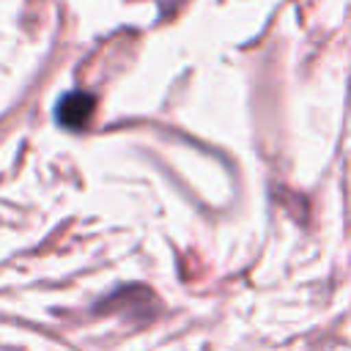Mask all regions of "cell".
Wrapping results in <instances>:
<instances>
[{
    "label": "cell",
    "instance_id": "6da1fadb",
    "mask_svg": "<svg viewBox=\"0 0 351 351\" xmlns=\"http://www.w3.org/2000/svg\"><path fill=\"white\" fill-rule=\"evenodd\" d=\"M93 96L85 93V90H71L66 93L58 107H55V115H58V123L66 126V129H82L90 115H93Z\"/></svg>",
    "mask_w": 351,
    "mask_h": 351
}]
</instances>
